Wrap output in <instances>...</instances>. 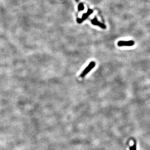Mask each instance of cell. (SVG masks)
<instances>
[{
  "label": "cell",
  "instance_id": "obj_3",
  "mask_svg": "<svg viewBox=\"0 0 150 150\" xmlns=\"http://www.w3.org/2000/svg\"><path fill=\"white\" fill-rule=\"evenodd\" d=\"M93 13V10L91 9H88V11L87 13H85L83 15H82V17L81 19H77V22L79 23H81V22H83L84 21H85L86 19L88 18L89 15H91Z\"/></svg>",
  "mask_w": 150,
  "mask_h": 150
},
{
  "label": "cell",
  "instance_id": "obj_2",
  "mask_svg": "<svg viewBox=\"0 0 150 150\" xmlns=\"http://www.w3.org/2000/svg\"><path fill=\"white\" fill-rule=\"evenodd\" d=\"M135 44V41L133 40L123 41L121 40L117 43V45L119 47L122 46H132Z\"/></svg>",
  "mask_w": 150,
  "mask_h": 150
},
{
  "label": "cell",
  "instance_id": "obj_1",
  "mask_svg": "<svg viewBox=\"0 0 150 150\" xmlns=\"http://www.w3.org/2000/svg\"><path fill=\"white\" fill-rule=\"evenodd\" d=\"M95 62H92L89 63L88 66L86 67V68L82 71L81 74V77H85L87 74L92 70V69L95 66Z\"/></svg>",
  "mask_w": 150,
  "mask_h": 150
},
{
  "label": "cell",
  "instance_id": "obj_5",
  "mask_svg": "<svg viewBox=\"0 0 150 150\" xmlns=\"http://www.w3.org/2000/svg\"><path fill=\"white\" fill-rule=\"evenodd\" d=\"M84 9V5L82 4H80V5L78 7V10L81 11Z\"/></svg>",
  "mask_w": 150,
  "mask_h": 150
},
{
  "label": "cell",
  "instance_id": "obj_4",
  "mask_svg": "<svg viewBox=\"0 0 150 150\" xmlns=\"http://www.w3.org/2000/svg\"><path fill=\"white\" fill-rule=\"evenodd\" d=\"M91 22L93 25L99 26L100 27H101L103 29H105L106 28V26H105L104 24L101 23V22H99L98 21V20L96 18H94V19H93L91 21Z\"/></svg>",
  "mask_w": 150,
  "mask_h": 150
}]
</instances>
